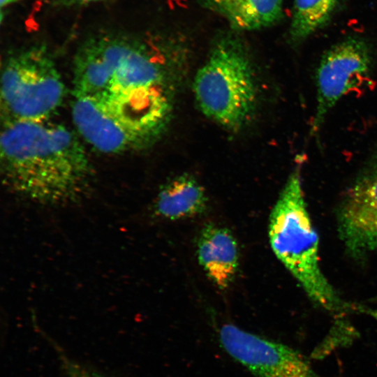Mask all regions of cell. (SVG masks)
Returning <instances> with one entry per match:
<instances>
[{"label":"cell","mask_w":377,"mask_h":377,"mask_svg":"<svg viewBox=\"0 0 377 377\" xmlns=\"http://www.w3.org/2000/svg\"><path fill=\"white\" fill-rule=\"evenodd\" d=\"M3 183L35 202L76 204L90 193L94 170L77 135L47 121H4L1 135Z\"/></svg>","instance_id":"1"},{"label":"cell","mask_w":377,"mask_h":377,"mask_svg":"<svg viewBox=\"0 0 377 377\" xmlns=\"http://www.w3.org/2000/svg\"><path fill=\"white\" fill-rule=\"evenodd\" d=\"M114 34L90 38L75 59L73 96L90 98L130 94L180 82L179 53Z\"/></svg>","instance_id":"2"},{"label":"cell","mask_w":377,"mask_h":377,"mask_svg":"<svg viewBox=\"0 0 377 377\" xmlns=\"http://www.w3.org/2000/svg\"><path fill=\"white\" fill-rule=\"evenodd\" d=\"M177 92L175 87H156L102 98L75 97L73 122L80 135L101 152L147 148L167 131Z\"/></svg>","instance_id":"3"},{"label":"cell","mask_w":377,"mask_h":377,"mask_svg":"<svg viewBox=\"0 0 377 377\" xmlns=\"http://www.w3.org/2000/svg\"><path fill=\"white\" fill-rule=\"evenodd\" d=\"M302 156L288 177L269 219V240L279 260L290 272L308 297L331 313L367 311L341 298L323 274L319 239L304 194Z\"/></svg>","instance_id":"4"},{"label":"cell","mask_w":377,"mask_h":377,"mask_svg":"<svg viewBox=\"0 0 377 377\" xmlns=\"http://www.w3.org/2000/svg\"><path fill=\"white\" fill-rule=\"evenodd\" d=\"M193 88L201 112L223 128L236 131L249 123L257 105V82L247 48L238 36L218 38Z\"/></svg>","instance_id":"5"},{"label":"cell","mask_w":377,"mask_h":377,"mask_svg":"<svg viewBox=\"0 0 377 377\" xmlns=\"http://www.w3.org/2000/svg\"><path fill=\"white\" fill-rule=\"evenodd\" d=\"M64 96L60 73L44 47H29L6 60L1 80L5 121H47Z\"/></svg>","instance_id":"6"},{"label":"cell","mask_w":377,"mask_h":377,"mask_svg":"<svg viewBox=\"0 0 377 377\" xmlns=\"http://www.w3.org/2000/svg\"><path fill=\"white\" fill-rule=\"evenodd\" d=\"M371 47L363 38L348 37L327 50L316 73V103L310 135L317 136L332 109L348 93L370 80Z\"/></svg>","instance_id":"7"},{"label":"cell","mask_w":377,"mask_h":377,"mask_svg":"<svg viewBox=\"0 0 377 377\" xmlns=\"http://www.w3.org/2000/svg\"><path fill=\"white\" fill-rule=\"evenodd\" d=\"M339 237L353 256L377 251V151L348 186L337 211Z\"/></svg>","instance_id":"8"},{"label":"cell","mask_w":377,"mask_h":377,"mask_svg":"<svg viewBox=\"0 0 377 377\" xmlns=\"http://www.w3.org/2000/svg\"><path fill=\"white\" fill-rule=\"evenodd\" d=\"M219 340L225 350L256 377H318L297 350L234 325L221 327Z\"/></svg>","instance_id":"9"},{"label":"cell","mask_w":377,"mask_h":377,"mask_svg":"<svg viewBox=\"0 0 377 377\" xmlns=\"http://www.w3.org/2000/svg\"><path fill=\"white\" fill-rule=\"evenodd\" d=\"M197 256L207 276L219 289L232 283L239 266L236 239L226 228L207 225L197 242Z\"/></svg>","instance_id":"10"},{"label":"cell","mask_w":377,"mask_h":377,"mask_svg":"<svg viewBox=\"0 0 377 377\" xmlns=\"http://www.w3.org/2000/svg\"><path fill=\"white\" fill-rule=\"evenodd\" d=\"M207 205V197L204 188L195 177L183 174L163 184L153 209L157 216L174 221L200 214Z\"/></svg>","instance_id":"11"},{"label":"cell","mask_w":377,"mask_h":377,"mask_svg":"<svg viewBox=\"0 0 377 377\" xmlns=\"http://www.w3.org/2000/svg\"><path fill=\"white\" fill-rule=\"evenodd\" d=\"M204 7L221 15L236 30L260 29L279 22L283 0H198Z\"/></svg>","instance_id":"12"},{"label":"cell","mask_w":377,"mask_h":377,"mask_svg":"<svg viewBox=\"0 0 377 377\" xmlns=\"http://www.w3.org/2000/svg\"><path fill=\"white\" fill-rule=\"evenodd\" d=\"M338 0H295L289 30L290 42L300 44L329 21Z\"/></svg>","instance_id":"13"},{"label":"cell","mask_w":377,"mask_h":377,"mask_svg":"<svg viewBox=\"0 0 377 377\" xmlns=\"http://www.w3.org/2000/svg\"><path fill=\"white\" fill-rule=\"evenodd\" d=\"M52 346L57 355L64 377H111L75 360L45 332H40Z\"/></svg>","instance_id":"14"},{"label":"cell","mask_w":377,"mask_h":377,"mask_svg":"<svg viewBox=\"0 0 377 377\" xmlns=\"http://www.w3.org/2000/svg\"><path fill=\"white\" fill-rule=\"evenodd\" d=\"M61 3L66 5L83 4L101 0H59Z\"/></svg>","instance_id":"15"},{"label":"cell","mask_w":377,"mask_h":377,"mask_svg":"<svg viewBox=\"0 0 377 377\" xmlns=\"http://www.w3.org/2000/svg\"><path fill=\"white\" fill-rule=\"evenodd\" d=\"M17 1L18 0H0V5L1 7H3Z\"/></svg>","instance_id":"16"}]
</instances>
